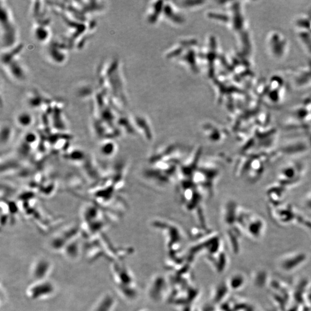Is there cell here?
<instances>
[{
    "mask_svg": "<svg viewBox=\"0 0 311 311\" xmlns=\"http://www.w3.org/2000/svg\"><path fill=\"white\" fill-rule=\"evenodd\" d=\"M54 291L53 285L47 280L36 281L29 287L27 294L30 299L35 300L51 296Z\"/></svg>",
    "mask_w": 311,
    "mask_h": 311,
    "instance_id": "6da1fadb",
    "label": "cell"
},
{
    "mask_svg": "<svg viewBox=\"0 0 311 311\" xmlns=\"http://www.w3.org/2000/svg\"><path fill=\"white\" fill-rule=\"evenodd\" d=\"M51 263L42 258L36 260L31 268V275L35 281L45 280L51 271Z\"/></svg>",
    "mask_w": 311,
    "mask_h": 311,
    "instance_id": "7a4b0ae2",
    "label": "cell"
},
{
    "mask_svg": "<svg viewBox=\"0 0 311 311\" xmlns=\"http://www.w3.org/2000/svg\"><path fill=\"white\" fill-rule=\"evenodd\" d=\"M113 302L112 297L107 294L99 300L94 311H111Z\"/></svg>",
    "mask_w": 311,
    "mask_h": 311,
    "instance_id": "3957f363",
    "label": "cell"
},
{
    "mask_svg": "<svg viewBox=\"0 0 311 311\" xmlns=\"http://www.w3.org/2000/svg\"><path fill=\"white\" fill-rule=\"evenodd\" d=\"M18 124L22 127H27L31 122V117L29 114H20L18 117Z\"/></svg>",
    "mask_w": 311,
    "mask_h": 311,
    "instance_id": "277c9868",
    "label": "cell"
}]
</instances>
